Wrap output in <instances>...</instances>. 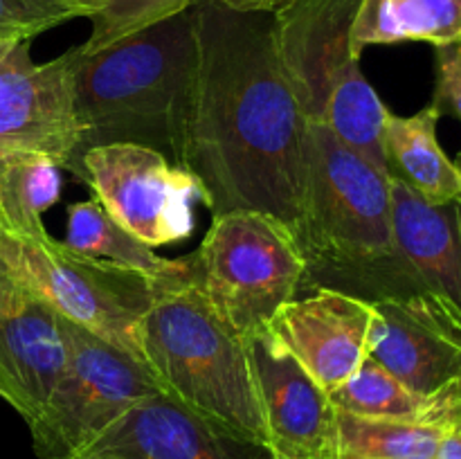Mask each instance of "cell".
Returning <instances> with one entry per match:
<instances>
[{
  "label": "cell",
  "mask_w": 461,
  "mask_h": 459,
  "mask_svg": "<svg viewBox=\"0 0 461 459\" xmlns=\"http://www.w3.org/2000/svg\"><path fill=\"white\" fill-rule=\"evenodd\" d=\"M196 81L185 169L212 216L259 212L295 241L309 122L284 70L268 12L194 0Z\"/></svg>",
  "instance_id": "6da1fadb"
},
{
  "label": "cell",
  "mask_w": 461,
  "mask_h": 459,
  "mask_svg": "<svg viewBox=\"0 0 461 459\" xmlns=\"http://www.w3.org/2000/svg\"><path fill=\"white\" fill-rule=\"evenodd\" d=\"M72 52V97L81 156L104 144H140L185 169L196 81L192 7L97 52Z\"/></svg>",
  "instance_id": "7a4b0ae2"
},
{
  "label": "cell",
  "mask_w": 461,
  "mask_h": 459,
  "mask_svg": "<svg viewBox=\"0 0 461 459\" xmlns=\"http://www.w3.org/2000/svg\"><path fill=\"white\" fill-rule=\"evenodd\" d=\"M295 246L306 264L302 288H336L367 302L421 288L396 248L390 176L322 124L306 133Z\"/></svg>",
  "instance_id": "3957f363"
},
{
  "label": "cell",
  "mask_w": 461,
  "mask_h": 459,
  "mask_svg": "<svg viewBox=\"0 0 461 459\" xmlns=\"http://www.w3.org/2000/svg\"><path fill=\"white\" fill-rule=\"evenodd\" d=\"M140 349L162 394L266 446L246 336L212 309L192 277L162 286L140 324Z\"/></svg>",
  "instance_id": "277c9868"
},
{
  "label": "cell",
  "mask_w": 461,
  "mask_h": 459,
  "mask_svg": "<svg viewBox=\"0 0 461 459\" xmlns=\"http://www.w3.org/2000/svg\"><path fill=\"white\" fill-rule=\"evenodd\" d=\"M360 3L284 0L273 14L275 34L306 122L327 126L351 151L387 174L383 133L390 108L363 75L351 45Z\"/></svg>",
  "instance_id": "5b68a950"
},
{
  "label": "cell",
  "mask_w": 461,
  "mask_h": 459,
  "mask_svg": "<svg viewBox=\"0 0 461 459\" xmlns=\"http://www.w3.org/2000/svg\"><path fill=\"white\" fill-rule=\"evenodd\" d=\"M0 261L63 320L142 363L140 324L162 286L171 282L77 255L48 230L12 234L0 228Z\"/></svg>",
  "instance_id": "8992f818"
},
{
  "label": "cell",
  "mask_w": 461,
  "mask_h": 459,
  "mask_svg": "<svg viewBox=\"0 0 461 459\" xmlns=\"http://www.w3.org/2000/svg\"><path fill=\"white\" fill-rule=\"evenodd\" d=\"M192 282L241 336L266 331L302 291L306 264L284 225L259 212L212 216L192 255Z\"/></svg>",
  "instance_id": "52a82bcc"
},
{
  "label": "cell",
  "mask_w": 461,
  "mask_h": 459,
  "mask_svg": "<svg viewBox=\"0 0 461 459\" xmlns=\"http://www.w3.org/2000/svg\"><path fill=\"white\" fill-rule=\"evenodd\" d=\"M63 324L66 367L39 417L27 423L39 459H81L135 403L160 392L133 356L68 320Z\"/></svg>",
  "instance_id": "ba28073f"
},
{
  "label": "cell",
  "mask_w": 461,
  "mask_h": 459,
  "mask_svg": "<svg viewBox=\"0 0 461 459\" xmlns=\"http://www.w3.org/2000/svg\"><path fill=\"white\" fill-rule=\"evenodd\" d=\"M79 180L95 201L149 248L183 241L194 230L203 187L187 169L140 144H104L81 156Z\"/></svg>",
  "instance_id": "9c48e42d"
},
{
  "label": "cell",
  "mask_w": 461,
  "mask_h": 459,
  "mask_svg": "<svg viewBox=\"0 0 461 459\" xmlns=\"http://www.w3.org/2000/svg\"><path fill=\"white\" fill-rule=\"evenodd\" d=\"M79 126L72 97V52L36 63L30 40L0 43V162L48 156L72 171Z\"/></svg>",
  "instance_id": "30bf717a"
},
{
  "label": "cell",
  "mask_w": 461,
  "mask_h": 459,
  "mask_svg": "<svg viewBox=\"0 0 461 459\" xmlns=\"http://www.w3.org/2000/svg\"><path fill=\"white\" fill-rule=\"evenodd\" d=\"M374 304L372 356L419 394L461 385V309L417 288Z\"/></svg>",
  "instance_id": "8fae6325"
},
{
  "label": "cell",
  "mask_w": 461,
  "mask_h": 459,
  "mask_svg": "<svg viewBox=\"0 0 461 459\" xmlns=\"http://www.w3.org/2000/svg\"><path fill=\"white\" fill-rule=\"evenodd\" d=\"M252 382L275 459H336L338 408L266 328L246 336Z\"/></svg>",
  "instance_id": "7c38bea8"
},
{
  "label": "cell",
  "mask_w": 461,
  "mask_h": 459,
  "mask_svg": "<svg viewBox=\"0 0 461 459\" xmlns=\"http://www.w3.org/2000/svg\"><path fill=\"white\" fill-rule=\"evenodd\" d=\"M277 310L268 331L329 396L372 351L374 304L336 288H309Z\"/></svg>",
  "instance_id": "4fadbf2b"
},
{
  "label": "cell",
  "mask_w": 461,
  "mask_h": 459,
  "mask_svg": "<svg viewBox=\"0 0 461 459\" xmlns=\"http://www.w3.org/2000/svg\"><path fill=\"white\" fill-rule=\"evenodd\" d=\"M81 459H275V454L156 392L108 428Z\"/></svg>",
  "instance_id": "5bb4252c"
},
{
  "label": "cell",
  "mask_w": 461,
  "mask_h": 459,
  "mask_svg": "<svg viewBox=\"0 0 461 459\" xmlns=\"http://www.w3.org/2000/svg\"><path fill=\"white\" fill-rule=\"evenodd\" d=\"M68 360L63 318L43 300L27 295L0 315V399L25 423L34 421L61 378Z\"/></svg>",
  "instance_id": "9a60e30c"
},
{
  "label": "cell",
  "mask_w": 461,
  "mask_h": 459,
  "mask_svg": "<svg viewBox=\"0 0 461 459\" xmlns=\"http://www.w3.org/2000/svg\"><path fill=\"white\" fill-rule=\"evenodd\" d=\"M396 248L421 288L448 297L461 309V205H432L412 187L390 178Z\"/></svg>",
  "instance_id": "2e32d148"
},
{
  "label": "cell",
  "mask_w": 461,
  "mask_h": 459,
  "mask_svg": "<svg viewBox=\"0 0 461 459\" xmlns=\"http://www.w3.org/2000/svg\"><path fill=\"white\" fill-rule=\"evenodd\" d=\"M439 117L435 104L408 117L390 111L383 133L390 178H399L432 205H446L461 196V169L437 140Z\"/></svg>",
  "instance_id": "e0dca14e"
},
{
  "label": "cell",
  "mask_w": 461,
  "mask_h": 459,
  "mask_svg": "<svg viewBox=\"0 0 461 459\" xmlns=\"http://www.w3.org/2000/svg\"><path fill=\"white\" fill-rule=\"evenodd\" d=\"M340 412L365 418H394V421H450L461 423V385L446 387L437 394H419L412 387L387 372L369 356L358 372L331 394Z\"/></svg>",
  "instance_id": "ac0fdd59"
},
{
  "label": "cell",
  "mask_w": 461,
  "mask_h": 459,
  "mask_svg": "<svg viewBox=\"0 0 461 459\" xmlns=\"http://www.w3.org/2000/svg\"><path fill=\"white\" fill-rule=\"evenodd\" d=\"M63 243L77 255L135 270L158 282L187 279L194 270L192 255L183 259H165L129 230L122 228L95 198L68 207Z\"/></svg>",
  "instance_id": "d6986e66"
},
{
  "label": "cell",
  "mask_w": 461,
  "mask_h": 459,
  "mask_svg": "<svg viewBox=\"0 0 461 459\" xmlns=\"http://www.w3.org/2000/svg\"><path fill=\"white\" fill-rule=\"evenodd\" d=\"M426 40L435 48L461 40V0H363L351 27L354 52L367 45Z\"/></svg>",
  "instance_id": "ffe728a7"
},
{
  "label": "cell",
  "mask_w": 461,
  "mask_h": 459,
  "mask_svg": "<svg viewBox=\"0 0 461 459\" xmlns=\"http://www.w3.org/2000/svg\"><path fill=\"white\" fill-rule=\"evenodd\" d=\"M457 426L450 421L365 418L338 410L336 459H437L439 446Z\"/></svg>",
  "instance_id": "44dd1931"
},
{
  "label": "cell",
  "mask_w": 461,
  "mask_h": 459,
  "mask_svg": "<svg viewBox=\"0 0 461 459\" xmlns=\"http://www.w3.org/2000/svg\"><path fill=\"white\" fill-rule=\"evenodd\" d=\"M61 166L48 156H16L0 169V228L12 234L45 232L43 212L61 196Z\"/></svg>",
  "instance_id": "7402d4cb"
},
{
  "label": "cell",
  "mask_w": 461,
  "mask_h": 459,
  "mask_svg": "<svg viewBox=\"0 0 461 459\" xmlns=\"http://www.w3.org/2000/svg\"><path fill=\"white\" fill-rule=\"evenodd\" d=\"M77 16L93 22L88 40L79 48L97 52L131 34L147 30L192 7L194 0H70Z\"/></svg>",
  "instance_id": "603a6c76"
},
{
  "label": "cell",
  "mask_w": 461,
  "mask_h": 459,
  "mask_svg": "<svg viewBox=\"0 0 461 459\" xmlns=\"http://www.w3.org/2000/svg\"><path fill=\"white\" fill-rule=\"evenodd\" d=\"M72 18L70 0H0V43L32 40Z\"/></svg>",
  "instance_id": "cb8c5ba5"
},
{
  "label": "cell",
  "mask_w": 461,
  "mask_h": 459,
  "mask_svg": "<svg viewBox=\"0 0 461 459\" xmlns=\"http://www.w3.org/2000/svg\"><path fill=\"white\" fill-rule=\"evenodd\" d=\"M435 104L441 115H455L461 120V40L435 48Z\"/></svg>",
  "instance_id": "d4e9b609"
},
{
  "label": "cell",
  "mask_w": 461,
  "mask_h": 459,
  "mask_svg": "<svg viewBox=\"0 0 461 459\" xmlns=\"http://www.w3.org/2000/svg\"><path fill=\"white\" fill-rule=\"evenodd\" d=\"M27 295V288H23L21 284L14 279V274L9 273L7 266L0 261V315L9 313L23 297Z\"/></svg>",
  "instance_id": "484cf974"
},
{
  "label": "cell",
  "mask_w": 461,
  "mask_h": 459,
  "mask_svg": "<svg viewBox=\"0 0 461 459\" xmlns=\"http://www.w3.org/2000/svg\"><path fill=\"white\" fill-rule=\"evenodd\" d=\"M221 4L230 9H237V12H268L275 14L277 12L279 4L284 0H219Z\"/></svg>",
  "instance_id": "4316f807"
},
{
  "label": "cell",
  "mask_w": 461,
  "mask_h": 459,
  "mask_svg": "<svg viewBox=\"0 0 461 459\" xmlns=\"http://www.w3.org/2000/svg\"><path fill=\"white\" fill-rule=\"evenodd\" d=\"M437 459H461V435L457 430H450L444 436Z\"/></svg>",
  "instance_id": "83f0119b"
},
{
  "label": "cell",
  "mask_w": 461,
  "mask_h": 459,
  "mask_svg": "<svg viewBox=\"0 0 461 459\" xmlns=\"http://www.w3.org/2000/svg\"><path fill=\"white\" fill-rule=\"evenodd\" d=\"M457 166H459V169H461V153H459V162H457ZM457 202H459V205H461V196L457 198Z\"/></svg>",
  "instance_id": "f1b7e54d"
},
{
  "label": "cell",
  "mask_w": 461,
  "mask_h": 459,
  "mask_svg": "<svg viewBox=\"0 0 461 459\" xmlns=\"http://www.w3.org/2000/svg\"><path fill=\"white\" fill-rule=\"evenodd\" d=\"M457 432H459V435H461V423H459V428H457Z\"/></svg>",
  "instance_id": "f546056e"
},
{
  "label": "cell",
  "mask_w": 461,
  "mask_h": 459,
  "mask_svg": "<svg viewBox=\"0 0 461 459\" xmlns=\"http://www.w3.org/2000/svg\"><path fill=\"white\" fill-rule=\"evenodd\" d=\"M0 169H3V162H0Z\"/></svg>",
  "instance_id": "4dcf8cb0"
}]
</instances>
